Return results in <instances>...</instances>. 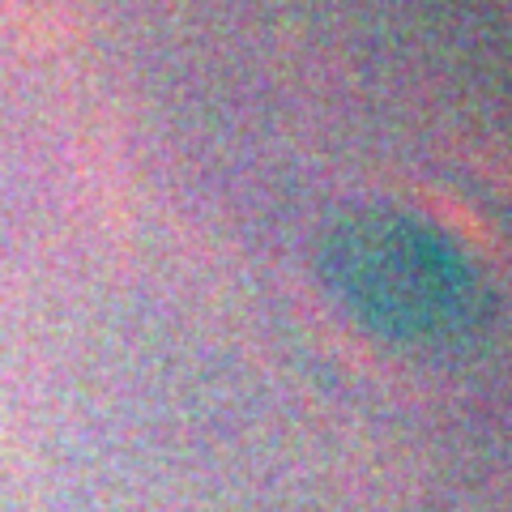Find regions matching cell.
I'll list each match as a JSON object with an SVG mask.
<instances>
[{"instance_id":"6da1fadb","label":"cell","mask_w":512,"mask_h":512,"mask_svg":"<svg viewBox=\"0 0 512 512\" xmlns=\"http://www.w3.org/2000/svg\"><path fill=\"white\" fill-rule=\"evenodd\" d=\"M329 291L367 333L406 350H461L491 325V291L453 239L402 210L342 218L320 256Z\"/></svg>"}]
</instances>
